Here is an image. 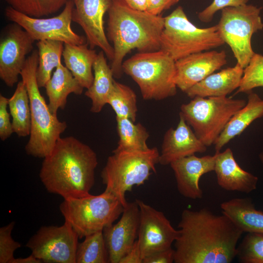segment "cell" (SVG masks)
I'll return each mask as SVG.
<instances>
[{
	"instance_id": "obj_1",
	"label": "cell",
	"mask_w": 263,
	"mask_h": 263,
	"mask_svg": "<svg viewBox=\"0 0 263 263\" xmlns=\"http://www.w3.org/2000/svg\"><path fill=\"white\" fill-rule=\"evenodd\" d=\"M174 242L175 263H230L243 232L225 215L203 208L185 209Z\"/></svg>"
},
{
	"instance_id": "obj_2",
	"label": "cell",
	"mask_w": 263,
	"mask_h": 263,
	"mask_svg": "<svg viewBox=\"0 0 263 263\" xmlns=\"http://www.w3.org/2000/svg\"><path fill=\"white\" fill-rule=\"evenodd\" d=\"M97 164L89 146L72 136L60 137L43 158L39 176L50 193L64 199L82 197L90 194Z\"/></svg>"
},
{
	"instance_id": "obj_3",
	"label": "cell",
	"mask_w": 263,
	"mask_h": 263,
	"mask_svg": "<svg viewBox=\"0 0 263 263\" xmlns=\"http://www.w3.org/2000/svg\"><path fill=\"white\" fill-rule=\"evenodd\" d=\"M108 13L106 35L114 50L110 67L113 76L118 78L123 73V59L131 50L147 52L160 50L164 17L134 9L124 0H111Z\"/></svg>"
},
{
	"instance_id": "obj_4",
	"label": "cell",
	"mask_w": 263,
	"mask_h": 263,
	"mask_svg": "<svg viewBox=\"0 0 263 263\" xmlns=\"http://www.w3.org/2000/svg\"><path fill=\"white\" fill-rule=\"evenodd\" d=\"M38 62V51L34 50L20 73L28 94L31 115V132L25 150L29 155L44 158L51 153L67 125L51 112L40 92L36 78Z\"/></svg>"
},
{
	"instance_id": "obj_5",
	"label": "cell",
	"mask_w": 263,
	"mask_h": 263,
	"mask_svg": "<svg viewBox=\"0 0 263 263\" xmlns=\"http://www.w3.org/2000/svg\"><path fill=\"white\" fill-rule=\"evenodd\" d=\"M102 170L101 177L105 191L116 197L125 207V194L134 186L143 185L156 172L160 152L156 147L143 151L113 150Z\"/></svg>"
},
{
	"instance_id": "obj_6",
	"label": "cell",
	"mask_w": 263,
	"mask_h": 263,
	"mask_svg": "<svg viewBox=\"0 0 263 263\" xmlns=\"http://www.w3.org/2000/svg\"><path fill=\"white\" fill-rule=\"evenodd\" d=\"M122 70L137 83L145 100H161L176 94L175 61L161 50L135 54L123 61Z\"/></svg>"
},
{
	"instance_id": "obj_7",
	"label": "cell",
	"mask_w": 263,
	"mask_h": 263,
	"mask_svg": "<svg viewBox=\"0 0 263 263\" xmlns=\"http://www.w3.org/2000/svg\"><path fill=\"white\" fill-rule=\"evenodd\" d=\"M224 44L217 25L205 28L197 27L188 19L181 6L164 17L160 50L175 61Z\"/></svg>"
},
{
	"instance_id": "obj_8",
	"label": "cell",
	"mask_w": 263,
	"mask_h": 263,
	"mask_svg": "<svg viewBox=\"0 0 263 263\" xmlns=\"http://www.w3.org/2000/svg\"><path fill=\"white\" fill-rule=\"evenodd\" d=\"M124 207L112 193L104 191L94 195L68 198L59 206L65 219L81 239L103 230L121 215Z\"/></svg>"
},
{
	"instance_id": "obj_9",
	"label": "cell",
	"mask_w": 263,
	"mask_h": 263,
	"mask_svg": "<svg viewBox=\"0 0 263 263\" xmlns=\"http://www.w3.org/2000/svg\"><path fill=\"white\" fill-rule=\"evenodd\" d=\"M192 99L181 106L179 115L207 147L214 144L230 119L247 102L226 96Z\"/></svg>"
},
{
	"instance_id": "obj_10",
	"label": "cell",
	"mask_w": 263,
	"mask_h": 263,
	"mask_svg": "<svg viewBox=\"0 0 263 263\" xmlns=\"http://www.w3.org/2000/svg\"><path fill=\"white\" fill-rule=\"evenodd\" d=\"M261 7L245 3L224 8L217 24L219 34L231 48L238 63L244 69L254 54L253 35L263 28Z\"/></svg>"
},
{
	"instance_id": "obj_11",
	"label": "cell",
	"mask_w": 263,
	"mask_h": 263,
	"mask_svg": "<svg viewBox=\"0 0 263 263\" xmlns=\"http://www.w3.org/2000/svg\"><path fill=\"white\" fill-rule=\"evenodd\" d=\"M74 7L73 0H69L59 15L42 18L30 17L8 6L5 10V15L26 31L34 41L54 40L81 45L85 43V38L75 33L71 27Z\"/></svg>"
},
{
	"instance_id": "obj_12",
	"label": "cell",
	"mask_w": 263,
	"mask_h": 263,
	"mask_svg": "<svg viewBox=\"0 0 263 263\" xmlns=\"http://www.w3.org/2000/svg\"><path fill=\"white\" fill-rule=\"evenodd\" d=\"M79 237L65 221L60 226H43L32 236L26 246L43 263H76Z\"/></svg>"
},
{
	"instance_id": "obj_13",
	"label": "cell",
	"mask_w": 263,
	"mask_h": 263,
	"mask_svg": "<svg viewBox=\"0 0 263 263\" xmlns=\"http://www.w3.org/2000/svg\"><path fill=\"white\" fill-rule=\"evenodd\" d=\"M140 211L137 242L143 259L157 252L171 247L178 237L175 229L164 213L139 199Z\"/></svg>"
},
{
	"instance_id": "obj_14",
	"label": "cell",
	"mask_w": 263,
	"mask_h": 263,
	"mask_svg": "<svg viewBox=\"0 0 263 263\" xmlns=\"http://www.w3.org/2000/svg\"><path fill=\"white\" fill-rule=\"evenodd\" d=\"M74 7L72 21L84 31L89 46L100 48L111 61L114 57L113 46L110 43L104 27V17L111 0H73Z\"/></svg>"
},
{
	"instance_id": "obj_15",
	"label": "cell",
	"mask_w": 263,
	"mask_h": 263,
	"mask_svg": "<svg viewBox=\"0 0 263 263\" xmlns=\"http://www.w3.org/2000/svg\"><path fill=\"white\" fill-rule=\"evenodd\" d=\"M35 41L20 26L15 23L7 31L0 43V77L8 87L18 83Z\"/></svg>"
},
{
	"instance_id": "obj_16",
	"label": "cell",
	"mask_w": 263,
	"mask_h": 263,
	"mask_svg": "<svg viewBox=\"0 0 263 263\" xmlns=\"http://www.w3.org/2000/svg\"><path fill=\"white\" fill-rule=\"evenodd\" d=\"M139 221V208L135 200L127 203L116 224L103 230L109 263H119L132 249L137 239Z\"/></svg>"
},
{
	"instance_id": "obj_17",
	"label": "cell",
	"mask_w": 263,
	"mask_h": 263,
	"mask_svg": "<svg viewBox=\"0 0 263 263\" xmlns=\"http://www.w3.org/2000/svg\"><path fill=\"white\" fill-rule=\"evenodd\" d=\"M226 57L225 51L209 50L192 54L175 61L177 87L186 93L226 64Z\"/></svg>"
},
{
	"instance_id": "obj_18",
	"label": "cell",
	"mask_w": 263,
	"mask_h": 263,
	"mask_svg": "<svg viewBox=\"0 0 263 263\" xmlns=\"http://www.w3.org/2000/svg\"><path fill=\"white\" fill-rule=\"evenodd\" d=\"M215 160V154L201 157L193 154L171 162L169 165L179 192L189 199H201L203 191L199 186L200 179L204 174L214 170Z\"/></svg>"
},
{
	"instance_id": "obj_19",
	"label": "cell",
	"mask_w": 263,
	"mask_h": 263,
	"mask_svg": "<svg viewBox=\"0 0 263 263\" xmlns=\"http://www.w3.org/2000/svg\"><path fill=\"white\" fill-rule=\"evenodd\" d=\"M207 147L197 137L183 117L179 115V121L175 129L169 128L165 132L159 154V164L169 165L179 159L203 153Z\"/></svg>"
},
{
	"instance_id": "obj_20",
	"label": "cell",
	"mask_w": 263,
	"mask_h": 263,
	"mask_svg": "<svg viewBox=\"0 0 263 263\" xmlns=\"http://www.w3.org/2000/svg\"><path fill=\"white\" fill-rule=\"evenodd\" d=\"M214 171L217 183L223 189L231 191L249 193L257 188L258 178L244 170L235 160L230 148L216 152Z\"/></svg>"
},
{
	"instance_id": "obj_21",
	"label": "cell",
	"mask_w": 263,
	"mask_h": 263,
	"mask_svg": "<svg viewBox=\"0 0 263 263\" xmlns=\"http://www.w3.org/2000/svg\"><path fill=\"white\" fill-rule=\"evenodd\" d=\"M244 70L238 63L231 67L210 75L189 89L185 93L191 98L226 96L238 89L240 85Z\"/></svg>"
},
{
	"instance_id": "obj_22",
	"label": "cell",
	"mask_w": 263,
	"mask_h": 263,
	"mask_svg": "<svg viewBox=\"0 0 263 263\" xmlns=\"http://www.w3.org/2000/svg\"><path fill=\"white\" fill-rule=\"evenodd\" d=\"M245 105L230 119L214 143L216 152L235 137L241 134L256 119L263 117V99L257 94L249 92Z\"/></svg>"
},
{
	"instance_id": "obj_23",
	"label": "cell",
	"mask_w": 263,
	"mask_h": 263,
	"mask_svg": "<svg viewBox=\"0 0 263 263\" xmlns=\"http://www.w3.org/2000/svg\"><path fill=\"white\" fill-rule=\"evenodd\" d=\"M44 87L49 99V108L55 115H57L58 109H65L70 94H81L84 89L61 61Z\"/></svg>"
},
{
	"instance_id": "obj_24",
	"label": "cell",
	"mask_w": 263,
	"mask_h": 263,
	"mask_svg": "<svg viewBox=\"0 0 263 263\" xmlns=\"http://www.w3.org/2000/svg\"><path fill=\"white\" fill-rule=\"evenodd\" d=\"M87 43L74 45L64 43L62 53L66 68L80 85L87 89L92 84V70L97 54Z\"/></svg>"
},
{
	"instance_id": "obj_25",
	"label": "cell",
	"mask_w": 263,
	"mask_h": 263,
	"mask_svg": "<svg viewBox=\"0 0 263 263\" xmlns=\"http://www.w3.org/2000/svg\"><path fill=\"white\" fill-rule=\"evenodd\" d=\"M220 207L243 232L263 233V212L256 209L249 198H233L221 203Z\"/></svg>"
},
{
	"instance_id": "obj_26",
	"label": "cell",
	"mask_w": 263,
	"mask_h": 263,
	"mask_svg": "<svg viewBox=\"0 0 263 263\" xmlns=\"http://www.w3.org/2000/svg\"><path fill=\"white\" fill-rule=\"evenodd\" d=\"M105 55L102 50L97 54L93 65L94 80L85 93V95L91 100L90 111L93 113H100L107 104L114 86V76Z\"/></svg>"
},
{
	"instance_id": "obj_27",
	"label": "cell",
	"mask_w": 263,
	"mask_h": 263,
	"mask_svg": "<svg viewBox=\"0 0 263 263\" xmlns=\"http://www.w3.org/2000/svg\"><path fill=\"white\" fill-rule=\"evenodd\" d=\"M13 132L19 137L30 135L31 115L29 98L23 81H19L12 96L8 99Z\"/></svg>"
},
{
	"instance_id": "obj_28",
	"label": "cell",
	"mask_w": 263,
	"mask_h": 263,
	"mask_svg": "<svg viewBox=\"0 0 263 263\" xmlns=\"http://www.w3.org/2000/svg\"><path fill=\"white\" fill-rule=\"evenodd\" d=\"M64 43L54 40H40L38 41V62L36 78L38 87H44L52 76L53 70L61 62Z\"/></svg>"
},
{
	"instance_id": "obj_29",
	"label": "cell",
	"mask_w": 263,
	"mask_h": 263,
	"mask_svg": "<svg viewBox=\"0 0 263 263\" xmlns=\"http://www.w3.org/2000/svg\"><path fill=\"white\" fill-rule=\"evenodd\" d=\"M119 140L115 151H143L149 150L150 135L141 123H135L127 118H116Z\"/></svg>"
},
{
	"instance_id": "obj_30",
	"label": "cell",
	"mask_w": 263,
	"mask_h": 263,
	"mask_svg": "<svg viewBox=\"0 0 263 263\" xmlns=\"http://www.w3.org/2000/svg\"><path fill=\"white\" fill-rule=\"evenodd\" d=\"M107 104L114 111L116 118H127L135 122L137 112L136 95L129 86L114 81Z\"/></svg>"
},
{
	"instance_id": "obj_31",
	"label": "cell",
	"mask_w": 263,
	"mask_h": 263,
	"mask_svg": "<svg viewBox=\"0 0 263 263\" xmlns=\"http://www.w3.org/2000/svg\"><path fill=\"white\" fill-rule=\"evenodd\" d=\"M78 243L76 263H106L108 255L102 231L87 235Z\"/></svg>"
},
{
	"instance_id": "obj_32",
	"label": "cell",
	"mask_w": 263,
	"mask_h": 263,
	"mask_svg": "<svg viewBox=\"0 0 263 263\" xmlns=\"http://www.w3.org/2000/svg\"><path fill=\"white\" fill-rule=\"evenodd\" d=\"M15 10L32 17L41 18L57 12L69 0H5Z\"/></svg>"
},
{
	"instance_id": "obj_33",
	"label": "cell",
	"mask_w": 263,
	"mask_h": 263,
	"mask_svg": "<svg viewBox=\"0 0 263 263\" xmlns=\"http://www.w3.org/2000/svg\"><path fill=\"white\" fill-rule=\"evenodd\" d=\"M239 260L244 263H263V233H248L237 247Z\"/></svg>"
},
{
	"instance_id": "obj_34",
	"label": "cell",
	"mask_w": 263,
	"mask_h": 263,
	"mask_svg": "<svg viewBox=\"0 0 263 263\" xmlns=\"http://www.w3.org/2000/svg\"><path fill=\"white\" fill-rule=\"evenodd\" d=\"M263 87V55L255 53L244 70L239 87L236 94H248L252 90Z\"/></svg>"
},
{
	"instance_id": "obj_35",
	"label": "cell",
	"mask_w": 263,
	"mask_h": 263,
	"mask_svg": "<svg viewBox=\"0 0 263 263\" xmlns=\"http://www.w3.org/2000/svg\"><path fill=\"white\" fill-rule=\"evenodd\" d=\"M15 222H12L0 228V263H12L14 254L21 244L12 237L11 233Z\"/></svg>"
},
{
	"instance_id": "obj_36",
	"label": "cell",
	"mask_w": 263,
	"mask_h": 263,
	"mask_svg": "<svg viewBox=\"0 0 263 263\" xmlns=\"http://www.w3.org/2000/svg\"><path fill=\"white\" fill-rule=\"evenodd\" d=\"M249 0H213L212 3L198 14L199 19L205 23L210 22L215 13L225 8L247 3Z\"/></svg>"
},
{
	"instance_id": "obj_37",
	"label": "cell",
	"mask_w": 263,
	"mask_h": 263,
	"mask_svg": "<svg viewBox=\"0 0 263 263\" xmlns=\"http://www.w3.org/2000/svg\"><path fill=\"white\" fill-rule=\"evenodd\" d=\"M8 99L0 95V138L2 141L6 140L13 132L10 113L7 111Z\"/></svg>"
},
{
	"instance_id": "obj_38",
	"label": "cell",
	"mask_w": 263,
	"mask_h": 263,
	"mask_svg": "<svg viewBox=\"0 0 263 263\" xmlns=\"http://www.w3.org/2000/svg\"><path fill=\"white\" fill-rule=\"evenodd\" d=\"M174 261V249L170 247L146 257L143 263H172Z\"/></svg>"
},
{
	"instance_id": "obj_39",
	"label": "cell",
	"mask_w": 263,
	"mask_h": 263,
	"mask_svg": "<svg viewBox=\"0 0 263 263\" xmlns=\"http://www.w3.org/2000/svg\"><path fill=\"white\" fill-rule=\"evenodd\" d=\"M179 0H147L146 11L154 15H160L161 13L176 4Z\"/></svg>"
},
{
	"instance_id": "obj_40",
	"label": "cell",
	"mask_w": 263,
	"mask_h": 263,
	"mask_svg": "<svg viewBox=\"0 0 263 263\" xmlns=\"http://www.w3.org/2000/svg\"><path fill=\"white\" fill-rule=\"evenodd\" d=\"M139 246L137 242H135L132 247L119 261V263H143Z\"/></svg>"
},
{
	"instance_id": "obj_41",
	"label": "cell",
	"mask_w": 263,
	"mask_h": 263,
	"mask_svg": "<svg viewBox=\"0 0 263 263\" xmlns=\"http://www.w3.org/2000/svg\"><path fill=\"white\" fill-rule=\"evenodd\" d=\"M132 8L142 11H146L147 0H124Z\"/></svg>"
},
{
	"instance_id": "obj_42",
	"label": "cell",
	"mask_w": 263,
	"mask_h": 263,
	"mask_svg": "<svg viewBox=\"0 0 263 263\" xmlns=\"http://www.w3.org/2000/svg\"><path fill=\"white\" fill-rule=\"evenodd\" d=\"M42 263L40 260L36 258L32 254L25 258H14L12 263Z\"/></svg>"
},
{
	"instance_id": "obj_43",
	"label": "cell",
	"mask_w": 263,
	"mask_h": 263,
	"mask_svg": "<svg viewBox=\"0 0 263 263\" xmlns=\"http://www.w3.org/2000/svg\"><path fill=\"white\" fill-rule=\"evenodd\" d=\"M259 158L263 166V151L259 154Z\"/></svg>"
}]
</instances>
